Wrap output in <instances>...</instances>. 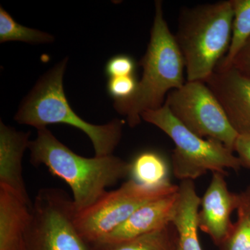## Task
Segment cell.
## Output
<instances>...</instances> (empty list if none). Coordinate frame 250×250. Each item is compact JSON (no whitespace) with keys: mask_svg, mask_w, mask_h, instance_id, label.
<instances>
[{"mask_svg":"<svg viewBox=\"0 0 250 250\" xmlns=\"http://www.w3.org/2000/svg\"><path fill=\"white\" fill-rule=\"evenodd\" d=\"M30 162L44 166L71 188L77 212L88 208L108 187L129 176L130 163L113 155L83 157L62 144L47 127L37 129L29 145Z\"/></svg>","mask_w":250,"mask_h":250,"instance_id":"6da1fadb","label":"cell"},{"mask_svg":"<svg viewBox=\"0 0 250 250\" xmlns=\"http://www.w3.org/2000/svg\"><path fill=\"white\" fill-rule=\"evenodd\" d=\"M139 65L143 67V75L134 95L114 103L115 109L126 117L130 127L141 123L144 112L162 107L167 94L187 82L184 57L166 22L161 1H155L150 40Z\"/></svg>","mask_w":250,"mask_h":250,"instance_id":"7a4b0ae2","label":"cell"},{"mask_svg":"<svg viewBox=\"0 0 250 250\" xmlns=\"http://www.w3.org/2000/svg\"><path fill=\"white\" fill-rule=\"evenodd\" d=\"M67 61L62 59L38 80L20 105L15 121L37 129L50 125H70L88 136L95 156L113 155L121 142L125 122L116 118L105 125L90 124L72 110L63 89Z\"/></svg>","mask_w":250,"mask_h":250,"instance_id":"3957f363","label":"cell"},{"mask_svg":"<svg viewBox=\"0 0 250 250\" xmlns=\"http://www.w3.org/2000/svg\"><path fill=\"white\" fill-rule=\"evenodd\" d=\"M231 0L183 8L174 36L185 62L187 82H205L228 53L232 34Z\"/></svg>","mask_w":250,"mask_h":250,"instance_id":"277c9868","label":"cell"},{"mask_svg":"<svg viewBox=\"0 0 250 250\" xmlns=\"http://www.w3.org/2000/svg\"><path fill=\"white\" fill-rule=\"evenodd\" d=\"M141 119L162 130L173 141L172 170L177 179L192 180L208 171L227 174V169L238 171L242 166L234 152L214 139H205L192 132L172 114L164 104L144 112Z\"/></svg>","mask_w":250,"mask_h":250,"instance_id":"5b68a950","label":"cell"},{"mask_svg":"<svg viewBox=\"0 0 250 250\" xmlns=\"http://www.w3.org/2000/svg\"><path fill=\"white\" fill-rule=\"evenodd\" d=\"M72 197L58 188H42L31 208L21 250H95L77 228Z\"/></svg>","mask_w":250,"mask_h":250,"instance_id":"8992f818","label":"cell"},{"mask_svg":"<svg viewBox=\"0 0 250 250\" xmlns=\"http://www.w3.org/2000/svg\"><path fill=\"white\" fill-rule=\"evenodd\" d=\"M178 188L179 186L172 184L152 188L130 179L116 190L106 192L88 208L77 212V228L87 241L98 244L104 241L141 206L177 191Z\"/></svg>","mask_w":250,"mask_h":250,"instance_id":"52a82bcc","label":"cell"},{"mask_svg":"<svg viewBox=\"0 0 250 250\" xmlns=\"http://www.w3.org/2000/svg\"><path fill=\"white\" fill-rule=\"evenodd\" d=\"M164 104L192 132L205 139L220 141L234 152L238 134L205 82L187 81L181 88L167 94Z\"/></svg>","mask_w":250,"mask_h":250,"instance_id":"ba28073f","label":"cell"},{"mask_svg":"<svg viewBox=\"0 0 250 250\" xmlns=\"http://www.w3.org/2000/svg\"><path fill=\"white\" fill-rule=\"evenodd\" d=\"M226 174L213 172L211 181L201 198L197 215L199 229L220 246L232 228L231 216L240 205V193L230 191Z\"/></svg>","mask_w":250,"mask_h":250,"instance_id":"9c48e42d","label":"cell"},{"mask_svg":"<svg viewBox=\"0 0 250 250\" xmlns=\"http://www.w3.org/2000/svg\"><path fill=\"white\" fill-rule=\"evenodd\" d=\"M206 84L223 106L238 136L250 135V78L233 67L215 69Z\"/></svg>","mask_w":250,"mask_h":250,"instance_id":"30bf717a","label":"cell"},{"mask_svg":"<svg viewBox=\"0 0 250 250\" xmlns=\"http://www.w3.org/2000/svg\"><path fill=\"white\" fill-rule=\"evenodd\" d=\"M30 132L17 131L0 121V187L14 192L31 207L22 174V158L29 149Z\"/></svg>","mask_w":250,"mask_h":250,"instance_id":"8fae6325","label":"cell"},{"mask_svg":"<svg viewBox=\"0 0 250 250\" xmlns=\"http://www.w3.org/2000/svg\"><path fill=\"white\" fill-rule=\"evenodd\" d=\"M177 191L178 190L146 202L101 243L127 241L170 225L177 202Z\"/></svg>","mask_w":250,"mask_h":250,"instance_id":"7c38bea8","label":"cell"},{"mask_svg":"<svg viewBox=\"0 0 250 250\" xmlns=\"http://www.w3.org/2000/svg\"><path fill=\"white\" fill-rule=\"evenodd\" d=\"M200 202L193 181H182L171 220L178 235L179 250H203L197 223Z\"/></svg>","mask_w":250,"mask_h":250,"instance_id":"4fadbf2b","label":"cell"},{"mask_svg":"<svg viewBox=\"0 0 250 250\" xmlns=\"http://www.w3.org/2000/svg\"><path fill=\"white\" fill-rule=\"evenodd\" d=\"M31 208L14 192L0 187V250H21Z\"/></svg>","mask_w":250,"mask_h":250,"instance_id":"5bb4252c","label":"cell"},{"mask_svg":"<svg viewBox=\"0 0 250 250\" xmlns=\"http://www.w3.org/2000/svg\"><path fill=\"white\" fill-rule=\"evenodd\" d=\"M165 158L155 151H143L130 162L129 176L143 187L159 188L172 185Z\"/></svg>","mask_w":250,"mask_h":250,"instance_id":"9a60e30c","label":"cell"},{"mask_svg":"<svg viewBox=\"0 0 250 250\" xmlns=\"http://www.w3.org/2000/svg\"><path fill=\"white\" fill-rule=\"evenodd\" d=\"M95 250H179L178 235L172 223L153 232L118 243L94 245Z\"/></svg>","mask_w":250,"mask_h":250,"instance_id":"2e32d148","label":"cell"},{"mask_svg":"<svg viewBox=\"0 0 250 250\" xmlns=\"http://www.w3.org/2000/svg\"><path fill=\"white\" fill-rule=\"evenodd\" d=\"M233 11L232 34L228 53L216 68L230 67L233 59L250 39V0H231Z\"/></svg>","mask_w":250,"mask_h":250,"instance_id":"e0dca14e","label":"cell"},{"mask_svg":"<svg viewBox=\"0 0 250 250\" xmlns=\"http://www.w3.org/2000/svg\"><path fill=\"white\" fill-rule=\"evenodd\" d=\"M54 36L47 33L24 27L0 6V42L21 41L30 44L52 43Z\"/></svg>","mask_w":250,"mask_h":250,"instance_id":"ac0fdd59","label":"cell"},{"mask_svg":"<svg viewBox=\"0 0 250 250\" xmlns=\"http://www.w3.org/2000/svg\"><path fill=\"white\" fill-rule=\"evenodd\" d=\"M238 218L219 250H250V205L240 193Z\"/></svg>","mask_w":250,"mask_h":250,"instance_id":"d6986e66","label":"cell"},{"mask_svg":"<svg viewBox=\"0 0 250 250\" xmlns=\"http://www.w3.org/2000/svg\"><path fill=\"white\" fill-rule=\"evenodd\" d=\"M139 81L135 75L128 77H113L108 79L107 91L115 102L129 100L137 89Z\"/></svg>","mask_w":250,"mask_h":250,"instance_id":"ffe728a7","label":"cell"},{"mask_svg":"<svg viewBox=\"0 0 250 250\" xmlns=\"http://www.w3.org/2000/svg\"><path fill=\"white\" fill-rule=\"evenodd\" d=\"M136 63L134 59L126 54H118L108 61L105 73L108 78L135 75Z\"/></svg>","mask_w":250,"mask_h":250,"instance_id":"44dd1931","label":"cell"},{"mask_svg":"<svg viewBox=\"0 0 250 250\" xmlns=\"http://www.w3.org/2000/svg\"><path fill=\"white\" fill-rule=\"evenodd\" d=\"M230 67L250 78V39L237 54Z\"/></svg>","mask_w":250,"mask_h":250,"instance_id":"7402d4cb","label":"cell"},{"mask_svg":"<svg viewBox=\"0 0 250 250\" xmlns=\"http://www.w3.org/2000/svg\"><path fill=\"white\" fill-rule=\"evenodd\" d=\"M233 151L240 159L242 167L250 169V135L238 136Z\"/></svg>","mask_w":250,"mask_h":250,"instance_id":"603a6c76","label":"cell"},{"mask_svg":"<svg viewBox=\"0 0 250 250\" xmlns=\"http://www.w3.org/2000/svg\"><path fill=\"white\" fill-rule=\"evenodd\" d=\"M241 194L243 195V196L245 197L247 201L249 202L250 205V185L244 191L241 192Z\"/></svg>","mask_w":250,"mask_h":250,"instance_id":"cb8c5ba5","label":"cell"}]
</instances>
